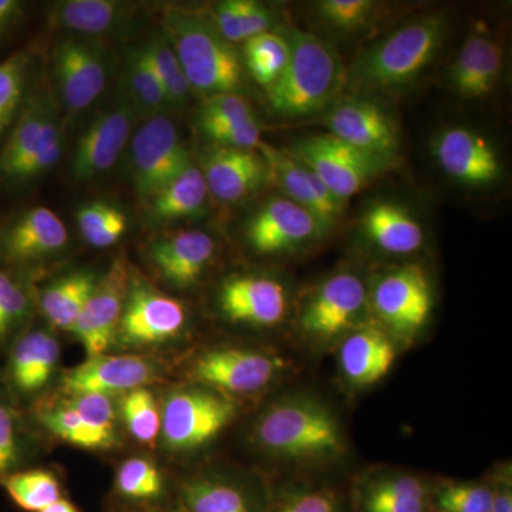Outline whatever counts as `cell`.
Here are the masks:
<instances>
[{"label":"cell","instance_id":"obj_50","mask_svg":"<svg viewBox=\"0 0 512 512\" xmlns=\"http://www.w3.org/2000/svg\"><path fill=\"white\" fill-rule=\"evenodd\" d=\"M214 146L258 150L262 143V128L258 120L248 123L231 124V126L211 127L201 130Z\"/></svg>","mask_w":512,"mask_h":512},{"label":"cell","instance_id":"obj_41","mask_svg":"<svg viewBox=\"0 0 512 512\" xmlns=\"http://www.w3.org/2000/svg\"><path fill=\"white\" fill-rule=\"evenodd\" d=\"M36 419L50 433L73 446L86 448V450H106L113 447L99 433L90 429L80 414L67 402L49 409L43 407L36 414Z\"/></svg>","mask_w":512,"mask_h":512},{"label":"cell","instance_id":"obj_20","mask_svg":"<svg viewBox=\"0 0 512 512\" xmlns=\"http://www.w3.org/2000/svg\"><path fill=\"white\" fill-rule=\"evenodd\" d=\"M218 303L231 322L269 328L285 318L288 299L284 285L276 279L238 275L221 285Z\"/></svg>","mask_w":512,"mask_h":512},{"label":"cell","instance_id":"obj_15","mask_svg":"<svg viewBox=\"0 0 512 512\" xmlns=\"http://www.w3.org/2000/svg\"><path fill=\"white\" fill-rule=\"evenodd\" d=\"M131 276L123 258L114 259L74 323L72 332L87 356L106 355L119 332Z\"/></svg>","mask_w":512,"mask_h":512},{"label":"cell","instance_id":"obj_23","mask_svg":"<svg viewBox=\"0 0 512 512\" xmlns=\"http://www.w3.org/2000/svg\"><path fill=\"white\" fill-rule=\"evenodd\" d=\"M8 362L3 373V384L10 394L30 396L50 382L60 346L52 333L43 329L23 330L6 350Z\"/></svg>","mask_w":512,"mask_h":512},{"label":"cell","instance_id":"obj_17","mask_svg":"<svg viewBox=\"0 0 512 512\" xmlns=\"http://www.w3.org/2000/svg\"><path fill=\"white\" fill-rule=\"evenodd\" d=\"M281 362L275 357L251 349L210 350L195 360L190 375L208 389L220 393L259 392L272 382Z\"/></svg>","mask_w":512,"mask_h":512},{"label":"cell","instance_id":"obj_54","mask_svg":"<svg viewBox=\"0 0 512 512\" xmlns=\"http://www.w3.org/2000/svg\"><path fill=\"white\" fill-rule=\"evenodd\" d=\"M493 504L491 512H512L511 476H503L493 485Z\"/></svg>","mask_w":512,"mask_h":512},{"label":"cell","instance_id":"obj_42","mask_svg":"<svg viewBox=\"0 0 512 512\" xmlns=\"http://www.w3.org/2000/svg\"><path fill=\"white\" fill-rule=\"evenodd\" d=\"M121 417L138 443L147 446L156 443L161 431V410L150 390L140 387L124 394Z\"/></svg>","mask_w":512,"mask_h":512},{"label":"cell","instance_id":"obj_24","mask_svg":"<svg viewBox=\"0 0 512 512\" xmlns=\"http://www.w3.org/2000/svg\"><path fill=\"white\" fill-rule=\"evenodd\" d=\"M503 64V47L494 37L471 33L451 66V89L461 99H485L497 86Z\"/></svg>","mask_w":512,"mask_h":512},{"label":"cell","instance_id":"obj_4","mask_svg":"<svg viewBox=\"0 0 512 512\" xmlns=\"http://www.w3.org/2000/svg\"><path fill=\"white\" fill-rule=\"evenodd\" d=\"M256 444L274 456L298 460H328L345 451L338 420L312 400L276 403L258 421Z\"/></svg>","mask_w":512,"mask_h":512},{"label":"cell","instance_id":"obj_19","mask_svg":"<svg viewBox=\"0 0 512 512\" xmlns=\"http://www.w3.org/2000/svg\"><path fill=\"white\" fill-rule=\"evenodd\" d=\"M200 170L215 200L234 204L269 184V170L256 150L214 146L205 148Z\"/></svg>","mask_w":512,"mask_h":512},{"label":"cell","instance_id":"obj_3","mask_svg":"<svg viewBox=\"0 0 512 512\" xmlns=\"http://www.w3.org/2000/svg\"><path fill=\"white\" fill-rule=\"evenodd\" d=\"M446 19L427 15L377 43L357 60L350 74L356 92L392 93L416 82L446 39Z\"/></svg>","mask_w":512,"mask_h":512},{"label":"cell","instance_id":"obj_8","mask_svg":"<svg viewBox=\"0 0 512 512\" xmlns=\"http://www.w3.org/2000/svg\"><path fill=\"white\" fill-rule=\"evenodd\" d=\"M286 151L308 167L343 202L362 191L392 165L356 150L329 133L303 138L292 150Z\"/></svg>","mask_w":512,"mask_h":512},{"label":"cell","instance_id":"obj_21","mask_svg":"<svg viewBox=\"0 0 512 512\" xmlns=\"http://www.w3.org/2000/svg\"><path fill=\"white\" fill-rule=\"evenodd\" d=\"M154 375L156 369L146 357L100 355L70 369L63 376L62 386L69 397L86 393L113 396L144 387Z\"/></svg>","mask_w":512,"mask_h":512},{"label":"cell","instance_id":"obj_10","mask_svg":"<svg viewBox=\"0 0 512 512\" xmlns=\"http://www.w3.org/2000/svg\"><path fill=\"white\" fill-rule=\"evenodd\" d=\"M137 116L138 111L126 93L101 111L77 140L70 163L73 177L87 181L109 171L133 137Z\"/></svg>","mask_w":512,"mask_h":512},{"label":"cell","instance_id":"obj_25","mask_svg":"<svg viewBox=\"0 0 512 512\" xmlns=\"http://www.w3.org/2000/svg\"><path fill=\"white\" fill-rule=\"evenodd\" d=\"M50 101V94L33 89L18 120L0 144V188L15 190L19 187L20 175L35 154L42 136Z\"/></svg>","mask_w":512,"mask_h":512},{"label":"cell","instance_id":"obj_34","mask_svg":"<svg viewBox=\"0 0 512 512\" xmlns=\"http://www.w3.org/2000/svg\"><path fill=\"white\" fill-rule=\"evenodd\" d=\"M126 86L128 99L138 113L153 117L173 109L143 46L131 49L127 55Z\"/></svg>","mask_w":512,"mask_h":512},{"label":"cell","instance_id":"obj_38","mask_svg":"<svg viewBox=\"0 0 512 512\" xmlns=\"http://www.w3.org/2000/svg\"><path fill=\"white\" fill-rule=\"evenodd\" d=\"M32 313L28 289L20 275L0 265V352H6Z\"/></svg>","mask_w":512,"mask_h":512},{"label":"cell","instance_id":"obj_40","mask_svg":"<svg viewBox=\"0 0 512 512\" xmlns=\"http://www.w3.org/2000/svg\"><path fill=\"white\" fill-rule=\"evenodd\" d=\"M143 47L154 72L163 84L171 107L178 109L185 106L190 100L191 87L167 37L164 35L151 37Z\"/></svg>","mask_w":512,"mask_h":512},{"label":"cell","instance_id":"obj_16","mask_svg":"<svg viewBox=\"0 0 512 512\" xmlns=\"http://www.w3.org/2000/svg\"><path fill=\"white\" fill-rule=\"evenodd\" d=\"M325 123L333 137L393 165L399 151V130L392 117L373 101H339L333 104Z\"/></svg>","mask_w":512,"mask_h":512},{"label":"cell","instance_id":"obj_48","mask_svg":"<svg viewBox=\"0 0 512 512\" xmlns=\"http://www.w3.org/2000/svg\"><path fill=\"white\" fill-rule=\"evenodd\" d=\"M370 0H322L318 3L320 18L343 32L359 30L369 22L375 12Z\"/></svg>","mask_w":512,"mask_h":512},{"label":"cell","instance_id":"obj_18","mask_svg":"<svg viewBox=\"0 0 512 512\" xmlns=\"http://www.w3.org/2000/svg\"><path fill=\"white\" fill-rule=\"evenodd\" d=\"M245 235L262 255L293 251L323 235L311 212L286 197L271 198L249 218Z\"/></svg>","mask_w":512,"mask_h":512},{"label":"cell","instance_id":"obj_29","mask_svg":"<svg viewBox=\"0 0 512 512\" xmlns=\"http://www.w3.org/2000/svg\"><path fill=\"white\" fill-rule=\"evenodd\" d=\"M356 512H431L426 484L410 474H387L357 488Z\"/></svg>","mask_w":512,"mask_h":512},{"label":"cell","instance_id":"obj_49","mask_svg":"<svg viewBox=\"0 0 512 512\" xmlns=\"http://www.w3.org/2000/svg\"><path fill=\"white\" fill-rule=\"evenodd\" d=\"M340 498L330 488H306L286 495L271 512H340Z\"/></svg>","mask_w":512,"mask_h":512},{"label":"cell","instance_id":"obj_44","mask_svg":"<svg viewBox=\"0 0 512 512\" xmlns=\"http://www.w3.org/2000/svg\"><path fill=\"white\" fill-rule=\"evenodd\" d=\"M56 109V103L52 99L49 107H47L42 136H40L35 154L30 158L25 170L20 175L19 187H23V185L30 183V181L42 177L47 171L52 170L59 163L60 157H62L63 131Z\"/></svg>","mask_w":512,"mask_h":512},{"label":"cell","instance_id":"obj_33","mask_svg":"<svg viewBox=\"0 0 512 512\" xmlns=\"http://www.w3.org/2000/svg\"><path fill=\"white\" fill-rule=\"evenodd\" d=\"M37 50L23 47L0 62V144L33 92Z\"/></svg>","mask_w":512,"mask_h":512},{"label":"cell","instance_id":"obj_37","mask_svg":"<svg viewBox=\"0 0 512 512\" xmlns=\"http://www.w3.org/2000/svg\"><path fill=\"white\" fill-rule=\"evenodd\" d=\"M116 491L134 507L156 505L165 494L163 473L147 458H128L117 470Z\"/></svg>","mask_w":512,"mask_h":512},{"label":"cell","instance_id":"obj_5","mask_svg":"<svg viewBox=\"0 0 512 512\" xmlns=\"http://www.w3.org/2000/svg\"><path fill=\"white\" fill-rule=\"evenodd\" d=\"M228 396L204 387L174 390L161 409V437L173 453H188L214 440L234 420Z\"/></svg>","mask_w":512,"mask_h":512},{"label":"cell","instance_id":"obj_36","mask_svg":"<svg viewBox=\"0 0 512 512\" xmlns=\"http://www.w3.org/2000/svg\"><path fill=\"white\" fill-rule=\"evenodd\" d=\"M10 501L26 512H40L62 500V485L46 470H18L0 480Z\"/></svg>","mask_w":512,"mask_h":512},{"label":"cell","instance_id":"obj_46","mask_svg":"<svg viewBox=\"0 0 512 512\" xmlns=\"http://www.w3.org/2000/svg\"><path fill=\"white\" fill-rule=\"evenodd\" d=\"M251 104L242 94H215L202 100L197 114L198 130L256 121Z\"/></svg>","mask_w":512,"mask_h":512},{"label":"cell","instance_id":"obj_11","mask_svg":"<svg viewBox=\"0 0 512 512\" xmlns=\"http://www.w3.org/2000/svg\"><path fill=\"white\" fill-rule=\"evenodd\" d=\"M372 302L387 328L412 336L426 325L433 308L429 276L419 265L399 266L377 281Z\"/></svg>","mask_w":512,"mask_h":512},{"label":"cell","instance_id":"obj_28","mask_svg":"<svg viewBox=\"0 0 512 512\" xmlns=\"http://www.w3.org/2000/svg\"><path fill=\"white\" fill-rule=\"evenodd\" d=\"M362 227L375 247L387 254L409 255L423 247L420 222L396 202H373L363 212Z\"/></svg>","mask_w":512,"mask_h":512},{"label":"cell","instance_id":"obj_56","mask_svg":"<svg viewBox=\"0 0 512 512\" xmlns=\"http://www.w3.org/2000/svg\"><path fill=\"white\" fill-rule=\"evenodd\" d=\"M114 512H170V511L138 510V508L123 507V508H119V510H116Z\"/></svg>","mask_w":512,"mask_h":512},{"label":"cell","instance_id":"obj_27","mask_svg":"<svg viewBox=\"0 0 512 512\" xmlns=\"http://www.w3.org/2000/svg\"><path fill=\"white\" fill-rule=\"evenodd\" d=\"M396 349L392 340L375 326H362L350 332L340 346V367L346 379L356 386H370L392 369Z\"/></svg>","mask_w":512,"mask_h":512},{"label":"cell","instance_id":"obj_53","mask_svg":"<svg viewBox=\"0 0 512 512\" xmlns=\"http://www.w3.org/2000/svg\"><path fill=\"white\" fill-rule=\"evenodd\" d=\"M25 16V3L20 0H0V42L15 33Z\"/></svg>","mask_w":512,"mask_h":512},{"label":"cell","instance_id":"obj_7","mask_svg":"<svg viewBox=\"0 0 512 512\" xmlns=\"http://www.w3.org/2000/svg\"><path fill=\"white\" fill-rule=\"evenodd\" d=\"M191 164L177 127L165 114L150 117L131 137L130 175L140 201L153 198Z\"/></svg>","mask_w":512,"mask_h":512},{"label":"cell","instance_id":"obj_43","mask_svg":"<svg viewBox=\"0 0 512 512\" xmlns=\"http://www.w3.org/2000/svg\"><path fill=\"white\" fill-rule=\"evenodd\" d=\"M493 485L446 483L431 494L433 512H491Z\"/></svg>","mask_w":512,"mask_h":512},{"label":"cell","instance_id":"obj_26","mask_svg":"<svg viewBox=\"0 0 512 512\" xmlns=\"http://www.w3.org/2000/svg\"><path fill=\"white\" fill-rule=\"evenodd\" d=\"M49 19L70 36L96 40L127 26L133 19V9L116 0H63L52 6Z\"/></svg>","mask_w":512,"mask_h":512},{"label":"cell","instance_id":"obj_12","mask_svg":"<svg viewBox=\"0 0 512 512\" xmlns=\"http://www.w3.org/2000/svg\"><path fill=\"white\" fill-rule=\"evenodd\" d=\"M366 305V288L356 275H333L306 302L299 325L311 338L328 342L356 330Z\"/></svg>","mask_w":512,"mask_h":512},{"label":"cell","instance_id":"obj_39","mask_svg":"<svg viewBox=\"0 0 512 512\" xmlns=\"http://www.w3.org/2000/svg\"><path fill=\"white\" fill-rule=\"evenodd\" d=\"M76 224L87 244L110 248L123 238L128 228L126 214L109 202L93 201L76 212Z\"/></svg>","mask_w":512,"mask_h":512},{"label":"cell","instance_id":"obj_47","mask_svg":"<svg viewBox=\"0 0 512 512\" xmlns=\"http://www.w3.org/2000/svg\"><path fill=\"white\" fill-rule=\"evenodd\" d=\"M80 414L84 423L99 433L111 446L116 444V409L111 396L106 394H77L66 400Z\"/></svg>","mask_w":512,"mask_h":512},{"label":"cell","instance_id":"obj_45","mask_svg":"<svg viewBox=\"0 0 512 512\" xmlns=\"http://www.w3.org/2000/svg\"><path fill=\"white\" fill-rule=\"evenodd\" d=\"M5 384L0 387V480L20 470L25 456V440L19 414L8 397Z\"/></svg>","mask_w":512,"mask_h":512},{"label":"cell","instance_id":"obj_1","mask_svg":"<svg viewBox=\"0 0 512 512\" xmlns=\"http://www.w3.org/2000/svg\"><path fill=\"white\" fill-rule=\"evenodd\" d=\"M163 35L173 46L192 93L205 99L215 94H241L244 90V63L210 18L194 10L167 8Z\"/></svg>","mask_w":512,"mask_h":512},{"label":"cell","instance_id":"obj_52","mask_svg":"<svg viewBox=\"0 0 512 512\" xmlns=\"http://www.w3.org/2000/svg\"><path fill=\"white\" fill-rule=\"evenodd\" d=\"M211 22L218 33L228 43H242L241 16H239L238 0H224L214 6Z\"/></svg>","mask_w":512,"mask_h":512},{"label":"cell","instance_id":"obj_14","mask_svg":"<svg viewBox=\"0 0 512 512\" xmlns=\"http://www.w3.org/2000/svg\"><path fill=\"white\" fill-rule=\"evenodd\" d=\"M431 153L443 173L464 187H490L503 175L497 148L473 128H444L431 143Z\"/></svg>","mask_w":512,"mask_h":512},{"label":"cell","instance_id":"obj_55","mask_svg":"<svg viewBox=\"0 0 512 512\" xmlns=\"http://www.w3.org/2000/svg\"><path fill=\"white\" fill-rule=\"evenodd\" d=\"M40 512H80V510L72 501L62 498V500L56 501L55 504L49 505V507Z\"/></svg>","mask_w":512,"mask_h":512},{"label":"cell","instance_id":"obj_6","mask_svg":"<svg viewBox=\"0 0 512 512\" xmlns=\"http://www.w3.org/2000/svg\"><path fill=\"white\" fill-rule=\"evenodd\" d=\"M50 63L57 99L69 117L89 109L109 84V53L96 40L66 36L53 47Z\"/></svg>","mask_w":512,"mask_h":512},{"label":"cell","instance_id":"obj_22","mask_svg":"<svg viewBox=\"0 0 512 512\" xmlns=\"http://www.w3.org/2000/svg\"><path fill=\"white\" fill-rule=\"evenodd\" d=\"M214 254V239L197 229L164 235L147 248L148 261L158 276L175 288L197 284Z\"/></svg>","mask_w":512,"mask_h":512},{"label":"cell","instance_id":"obj_32","mask_svg":"<svg viewBox=\"0 0 512 512\" xmlns=\"http://www.w3.org/2000/svg\"><path fill=\"white\" fill-rule=\"evenodd\" d=\"M100 276L96 272H70L47 286L40 295V311L50 325L57 329L70 330L90 298Z\"/></svg>","mask_w":512,"mask_h":512},{"label":"cell","instance_id":"obj_35","mask_svg":"<svg viewBox=\"0 0 512 512\" xmlns=\"http://www.w3.org/2000/svg\"><path fill=\"white\" fill-rule=\"evenodd\" d=\"M291 57L286 36L265 32L244 42V69L259 86L268 90L285 72Z\"/></svg>","mask_w":512,"mask_h":512},{"label":"cell","instance_id":"obj_2","mask_svg":"<svg viewBox=\"0 0 512 512\" xmlns=\"http://www.w3.org/2000/svg\"><path fill=\"white\" fill-rule=\"evenodd\" d=\"M291 57L282 76L265 90L279 116L305 117L333 106L348 73L335 47L312 33L289 29Z\"/></svg>","mask_w":512,"mask_h":512},{"label":"cell","instance_id":"obj_51","mask_svg":"<svg viewBox=\"0 0 512 512\" xmlns=\"http://www.w3.org/2000/svg\"><path fill=\"white\" fill-rule=\"evenodd\" d=\"M241 16L242 43L261 33L271 32L274 15L264 3L255 0H238Z\"/></svg>","mask_w":512,"mask_h":512},{"label":"cell","instance_id":"obj_9","mask_svg":"<svg viewBox=\"0 0 512 512\" xmlns=\"http://www.w3.org/2000/svg\"><path fill=\"white\" fill-rule=\"evenodd\" d=\"M69 242L66 225L50 208L32 207L0 222V265L20 274L52 258Z\"/></svg>","mask_w":512,"mask_h":512},{"label":"cell","instance_id":"obj_13","mask_svg":"<svg viewBox=\"0 0 512 512\" xmlns=\"http://www.w3.org/2000/svg\"><path fill=\"white\" fill-rule=\"evenodd\" d=\"M187 322L185 306L140 278H131L119 325L121 342L156 345L174 339Z\"/></svg>","mask_w":512,"mask_h":512},{"label":"cell","instance_id":"obj_30","mask_svg":"<svg viewBox=\"0 0 512 512\" xmlns=\"http://www.w3.org/2000/svg\"><path fill=\"white\" fill-rule=\"evenodd\" d=\"M180 512H264L247 488L218 477H195L180 488Z\"/></svg>","mask_w":512,"mask_h":512},{"label":"cell","instance_id":"obj_31","mask_svg":"<svg viewBox=\"0 0 512 512\" xmlns=\"http://www.w3.org/2000/svg\"><path fill=\"white\" fill-rule=\"evenodd\" d=\"M208 197L210 191L204 175L200 167L192 163L146 204L151 220L164 224L198 217L204 211Z\"/></svg>","mask_w":512,"mask_h":512}]
</instances>
